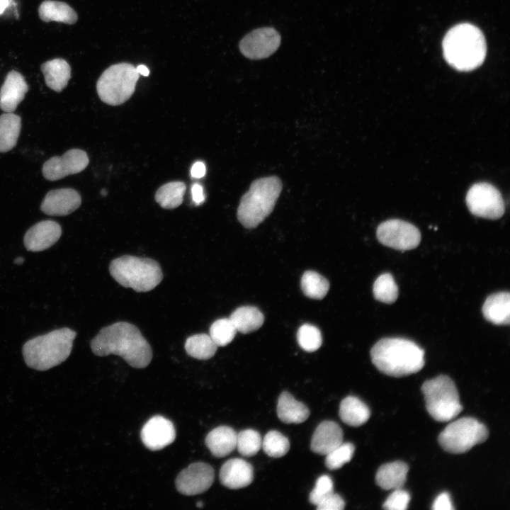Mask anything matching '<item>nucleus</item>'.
Masks as SVG:
<instances>
[{
	"label": "nucleus",
	"mask_w": 510,
	"mask_h": 510,
	"mask_svg": "<svg viewBox=\"0 0 510 510\" xmlns=\"http://www.w3.org/2000/svg\"><path fill=\"white\" fill-rule=\"evenodd\" d=\"M91 348L98 356L118 355L136 368L147 367L152 358L148 341L136 326L127 322L102 328L91 340Z\"/></svg>",
	"instance_id": "1"
},
{
	"label": "nucleus",
	"mask_w": 510,
	"mask_h": 510,
	"mask_svg": "<svg viewBox=\"0 0 510 510\" xmlns=\"http://www.w3.org/2000/svg\"><path fill=\"white\" fill-rule=\"evenodd\" d=\"M424 352L414 341L404 338H384L370 350L374 366L382 373L403 377L417 373L424 366Z\"/></svg>",
	"instance_id": "2"
},
{
	"label": "nucleus",
	"mask_w": 510,
	"mask_h": 510,
	"mask_svg": "<svg viewBox=\"0 0 510 510\" xmlns=\"http://www.w3.org/2000/svg\"><path fill=\"white\" fill-rule=\"evenodd\" d=\"M443 55L457 70L468 72L482 64L487 52L481 30L470 23L458 24L450 29L443 41Z\"/></svg>",
	"instance_id": "3"
},
{
	"label": "nucleus",
	"mask_w": 510,
	"mask_h": 510,
	"mask_svg": "<svg viewBox=\"0 0 510 510\" xmlns=\"http://www.w3.org/2000/svg\"><path fill=\"white\" fill-rule=\"evenodd\" d=\"M76 336L75 331L63 327L29 339L22 347L26 365L40 371L60 365L69 356Z\"/></svg>",
	"instance_id": "4"
},
{
	"label": "nucleus",
	"mask_w": 510,
	"mask_h": 510,
	"mask_svg": "<svg viewBox=\"0 0 510 510\" xmlns=\"http://www.w3.org/2000/svg\"><path fill=\"white\" fill-rule=\"evenodd\" d=\"M282 190V183L276 176L254 181L242 197L237 208V218L246 228H254L273 211Z\"/></svg>",
	"instance_id": "5"
},
{
	"label": "nucleus",
	"mask_w": 510,
	"mask_h": 510,
	"mask_svg": "<svg viewBox=\"0 0 510 510\" xmlns=\"http://www.w3.org/2000/svg\"><path fill=\"white\" fill-rule=\"evenodd\" d=\"M111 276L122 286L136 292H148L163 278L159 264L149 258L123 256L113 259L109 266Z\"/></svg>",
	"instance_id": "6"
},
{
	"label": "nucleus",
	"mask_w": 510,
	"mask_h": 510,
	"mask_svg": "<svg viewBox=\"0 0 510 510\" xmlns=\"http://www.w3.org/2000/svg\"><path fill=\"white\" fill-rule=\"evenodd\" d=\"M426 407L436 421H448L463 410L458 390L446 375H439L425 381L421 386Z\"/></svg>",
	"instance_id": "7"
},
{
	"label": "nucleus",
	"mask_w": 510,
	"mask_h": 510,
	"mask_svg": "<svg viewBox=\"0 0 510 510\" xmlns=\"http://www.w3.org/2000/svg\"><path fill=\"white\" fill-rule=\"evenodd\" d=\"M140 74L129 63H119L107 68L99 77L97 93L101 100L110 106H118L133 94Z\"/></svg>",
	"instance_id": "8"
},
{
	"label": "nucleus",
	"mask_w": 510,
	"mask_h": 510,
	"mask_svg": "<svg viewBox=\"0 0 510 510\" xmlns=\"http://www.w3.org/2000/svg\"><path fill=\"white\" fill-rule=\"evenodd\" d=\"M486 426L472 417H463L449 424L439 434L438 441L443 450L463 453L488 438Z\"/></svg>",
	"instance_id": "9"
},
{
	"label": "nucleus",
	"mask_w": 510,
	"mask_h": 510,
	"mask_svg": "<svg viewBox=\"0 0 510 510\" xmlns=\"http://www.w3.org/2000/svg\"><path fill=\"white\" fill-rule=\"evenodd\" d=\"M466 204L472 214L483 218L497 220L504 212L500 192L488 183L472 186L466 195Z\"/></svg>",
	"instance_id": "10"
},
{
	"label": "nucleus",
	"mask_w": 510,
	"mask_h": 510,
	"mask_svg": "<svg viewBox=\"0 0 510 510\" xmlns=\"http://www.w3.org/2000/svg\"><path fill=\"white\" fill-rule=\"evenodd\" d=\"M377 238L383 245L400 251L415 249L421 241L419 230L404 220L393 219L380 224Z\"/></svg>",
	"instance_id": "11"
},
{
	"label": "nucleus",
	"mask_w": 510,
	"mask_h": 510,
	"mask_svg": "<svg viewBox=\"0 0 510 510\" xmlns=\"http://www.w3.org/2000/svg\"><path fill=\"white\" fill-rule=\"evenodd\" d=\"M214 477L215 472L211 465L197 462L180 472L175 484L179 493L186 496L196 495L207 491L212 484Z\"/></svg>",
	"instance_id": "12"
},
{
	"label": "nucleus",
	"mask_w": 510,
	"mask_h": 510,
	"mask_svg": "<svg viewBox=\"0 0 510 510\" xmlns=\"http://www.w3.org/2000/svg\"><path fill=\"white\" fill-rule=\"evenodd\" d=\"M280 44V35L274 28H261L244 37L239 43V50L247 58L260 60L273 54Z\"/></svg>",
	"instance_id": "13"
},
{
	"label": "nucleus",
	"mask_w": 510,
	"mask_h": 510,
	"mask_svg": "<svg viewBox=\"0 0 510 510\" xmlns=\"http://www.w3.org/2000/svg\"><path fill=\"white\" fill-rule=\"evenodd\" d=\"M89 162L88 155L84 151L72 149L62 156L48 159L44 163L42 171L47 180L53 181L82 171Z\"/></svg>",
	"instance_id": "14"
},
{
	"label": "nucleus",
	"mask_w": 510,
	"mask_h": 510,
	"mask_svg": "<svg viewBox=\"0 0 510 510\" xmlns=\"http://www.w3.org/2000/svg\"><path fill=\"white\" fill-rule=\"evenodd\" d=\"M141 439L151 450H159L171 444L176 438L173 423L162 416L150 418L141 430Z\"/></svg>",
	"instance_id": "15"
},
{
	"label": "nucleus",
	"mask_w": 510,
	"mask_h": 510,
	"mask_svg": "<svg viewBox=\"0 0 510 510\" xmlns=\"http://www.w3.org/2000/svg\"><path fill=\"white\" fill-rule=\"evenodd\" d=\"M62 235V228L55 221H40L26 232L23 244L29 251H42L54 245Z\"/></svg>",
	"instance_id": "16"
},
{
	"label": "nucleus",
	"mask_w": 510,
	"mask_h": 510,
	"mask_svg": "<svg viewBox=\"0 0 510 510\" xmlns=\"http://www.w3.org/2000/svg\"><path fill=\"white\" fill-rule=\"evenodd\" d=\"M81 203L79 193L72 188L52 190L44 198L40 210L48 215L64 216L75 211Z\"/></svg>",
	"instance_id": "17"
},
{
	"label": "nucleus",
	"mask_w": 510,
	"mask_h": 510,
	"mask_svg": "<svg viewBox=\"0 0 510 510\" xmlns=\"http://www.w3.org/2000/svg\"><path fill=\"white\" fill-rule=\"evenodd\" d=\"M220 481L225 487L237 489L249 485L254 479V469L250 463L241 458L227 460L220 470Z\"/></svg>",
	"instance_id": "18"
},
{
	"label": "nucleus",
	"mask_w": 510,
	"mask_h": 510,
	"mask_svg": "<svg viewBox=\"0 0 510 510\" xmlns=\"http://www.w3.org/2000/svg\"><path fill=\"white\" fill-rule=\"evenodd\" d=\"M28 90L24 77L18 72H9L0 89V108L5 113H13L23 100Z\"/></svg>",
	"instance_id": "19"
},
{
	"label": "nucleus",
	"mask_w": 510,
	"mask_h": 510,
	"mask_svg": "<svg viewBox=\"0 0 510 510\" xmlns=\"http://www.w3.org/2000/svg\"><path fill=\"white\" fill-rule=\"evenodd\" d=\"M343 443V431L332 421H324L316 428L311 440V450L319 455H327Z\"/></svg>",
	"instance_id": "20"
},
{
	"label": "nucleus",
	"mask_w": 510,
	"mask_h": 510,
	"mask_svg": "<svg viewBox=\"0 0 510 510\" xmlns=\"http://www.w3.org/2000/svg\"><path fill=\"white\" fill-rule=\"evenodd\" d=\"M484 317L497 325H509L510 322V294L499 292L490 295L482 308Z\"/></svg>",
	"instance_id": "21"
},
{
	"label": "nucleus",
	"mask_w": 510,
	"mask_h": 510,
	"mask_svg": "<svg viewBox=\"0 0 510 510\" xmlns=\"http://www.w3.org/2000/svg\"><path fill=\"white\" fill-rule=\"evenodd\" d=\"M237 436V432L232 428L220 426L208 434L205 443L212 455L223 458L236 448Z\"/></svg>",
	"instance_id": "22"
},
{
	"label": "nucleus",
	"mask_w": 510,
	"mask_h": 510,
	"mask_svg": "<svg viewBox=\"0 0 510 510\" xmlns=\"http://www.w3.org/2000/svg\"><path fill=\"white\" fill-rule=\"evenodd\" d=\"M408 470V465L402 461L383 464L376 472V484L385 490L402 488L406 482Z\"/></svg>",
	"instance_id": "23"
},
{
	"label": "nucleus",
	"mask_w": 510,
	"mask_h": 510,
	"mask_svg": "<svg viewBox=\"0 0 510 510\" xmlns=\"http://www.w3.org/2000/svg\"><path fill=\"white\" fill-rule=\"evenodd\" d=\"M277 415L285 424H300L310 416L308 408L288 392H283L277 404Z\"/></svg>",
	"instance_id": "24"
},
{
	"label": "nucleus",
	"mask_w": 510,
	"mask_h": 510,
	"mask_svg": "<svg viewBox=\"0 0 510 510\" xmlns=\"http://www.w3.org/2000/svg\"><path fill=\"white\" fill-rule=\"evenodd\" d=\"M41 71L47 86L55 91H62L71 77V68L67 61L57 58L45 62Z\"/></svg>",
	"instance_id": "25"
},
{
	"label": "nucleus",
	"mask_w": 510,
	"mask_h": 510,
	"mask_svg": "<svg viewBox=\"0 0 510 510\" xmlns=\"http://www.w3.org/2000/svg\"><path fill=\"white\" fill-rule=\"evenodd\" d=\"M370 416L368 407L356 397L348 396L341 402L339 416L342 421L348 426L363 425L369 419Z\"/></svg>",
	"instance_id": "26"
},
{
	"label": "nucleus",
	"mask_w": 510,
	"mask_h": 510,
	"mask_svg": "<svg viewBox=\"0 0 510 510\" xmlns=\"http://www.w3.org/2000/svg\"><path fill=\"white\" fill-rule=\"evenodd\" d=\"M38 13L40 19L45 22L74 24L77 21L75 11L64 2L46 0L40 5Z\"/></svg>",
	"instance_id": "27"
},
{
	"label": "nucleus",
	"mask_w": 510,
	"mask_h": 510,
	"mask_svg": "<svg viewBox=\"0 0 510 510\" xmlns=\"http://www.w3.org/2000/svg\"><path fill=\"white\" fill-rule=\"evenodd\" d=\"M229 318L237 331L243 334L257 330L264 322L262 312L258 308L251 306L238 307Z\"/></svg>",
	"instance_id": "28"
},
{
	"label": "nucleus",
	"mask_w": 510,
	"mask_h": 510,
	"mask_svg": "<svg viewBox=\"0 0 510 510\" xmlns=\"http://www.w3.org/2000/svg\"><path fill=\"white\" fill-rule=\"evenodd\" d=\"M21 118L13 113H5L0 115V152H6L13 149L21 132Z\"/></svg>",
	"instance_id": "29"
},
{
	"label": "nucleus",
	"mask_w": 510,
	"mask_h": 510,
	"mask_svg": "<svg viewBox=\"0 0 510 510\" xmlns=\"http://www.w3.org/2000/svg\"><path fill=\"white\" fill-rule=\"evenodd\" d=\"M184 347L190 356L198 360H208L215 354L218 346L209 334L202 333L187 338Z\"/></svg>",
	"instance_id": "30"
},
{
	"label": "nucleus",
	"mask_w": 510,
	"mask_h": 510,
	"mask_svg": "<svg viewBox=\"0 0 510 510\" xmlns=\"http://www.w3.org/2000/svg\"><path fill=\"white\" fill-rule=\"evenodd\" d=\"M186 185L181 181H172L162 186L156 192L155 200L165 209L178 207L183 200Z\"/></svg>",
	"instance_id": "31"
},
{
	"label": "nucleus",
	"mask_w": 510,
	"mask_h": 510,
	"mask_svg": "<svg viewBox=\"0 0 510 510\" xmlns=\"http://www.w3.org/2000/svg\"><path fill=\"white\" fill-rule=\"evenodd\" d=\"M301 288L307 297L322 299L329 290V284L328 280L318 273L307 271L302 276Z\"/></svg>",
	"instance_id": "32"
},
{
	"label": "nucleus",
	"mask_w": 510,
	"mask_h": 510,
	"mask_svg": "<svg viewBox=\"0 0 510 510\" xmlns=\"http://www.w3.org/2000/svg\"><path fill=\"white\" fill-rule=\"evenodd\" d=\"M374 298L382 302L392 304L398 297V288L393 276L382 273L377 278L373 288Z\"/></svg>",
	"instance_id": "33"
},
{
	"label": "nucleus",
	"mask_w": 510,
	"mask_h": 510,
	"mask_svg": "<svg viewBox=\"0 0 510 510\" xmlns=\"http://www.w3.org/2000/svg\"><path fill=\"white\" fill-rule=\"evenodd\" d=\"M237 332L230 318H222L211 324L209 335L217 346H225L234 339Z\"/></svg>",
	"instance_id": "34"
},
{
	"label": "nucleus",
	"mask_w": 510,
	"mask_h": 510,
	"mask_svg": "<svg viewBox=\"0 0 510 510\" xmlns=\"http://www.w3.org/2000/svg\"><path fill=\"white\" fill-rule=\"evenodd\" d=\"M261 448L268 456L280 458L289 450L290 442L281 433L272 430L264 436Z\"/></svg>",
	"instance_id": "35"
},
{
	"label": "nucleus",
	"mask_w": 510,
	"mask_h": 510,
	"mask_svg": "<svg viewBox=\"0 0 510 510\" xmlns=\"http://www.w3.org/2000/svg\"><path fill=\"white\" fill-rule=\"evenodd\" d=\"M262 438L260 434L254 429L241 431L237 436V446L239 453L246 457L256 455L261 448Z\"/></svg>",
	"instance_id": "36"
},
{
	"label": "nucleus",
	"mask_w": 510,
	"mask_h": 510,
	"mask_svg": "<svg viewBox=\"0 0 510 510\" xmlns=\"http://www.w3.org/2000/svg\"><path fill=\"white\" fill-rule=\"evenodd\" d=\"M297 340L300 346L305 351L312 352L322 345V338L319 329L312 324L302 325L297 333Z\"/></svg>",
	"instance_id": "37"
},
{
	"label": "nucleus",
	"mask_w": 510,
	"mask_h": 510,
	"mask_svg": "<svg viewBox=\"0 0 510 510\" xmlns=\"http://www.w3.org/2000/svg\"><path fill=\"white\" fill-rule=\"evenodd\" d=\"M355 447L351 443H341L326 455L325 465L329 470H337L349 462Z\"/></svg>",
	"instance_id": "38"
},
{
	"label": "nucleus",
	"mask_w": 510,
	"mask_h": 510,
	"mask_svg": "<svg viewBox=\"0 0 510 510\" xmlns=\"http://www.w3.org/2000/svg\"><path fill=\"white\" fill-rule=\"evenodd\" d=\"M334 484L332 478L327 475H321L316 481L314 489L310 494V502L317 506L321 501L333 492Z\"/></svg>",
	"instance_id": "39"
},
{
	"label": "nucleus",
	"mask_w": 510,
	"mask_h": 510,
	"mask_svg": "<svg viewBox=\"0 0 510 510\" xmlns=\"http://www.w3.org/2000/svg\"><path fill=\"white\" fill-rule=\"evenodd\" d=\"M410 500L409 494L402 488L394 489L383 504L387 510H405Z\"/></svg>",
	"instance_id": "40"
},
{
	"label": "nucleus",
	"mask_w": 510,
	"mask_h": 510,
	"mask_svg": "<svg viewBox=\"0 0 510 510\" xmlns=\"http://www.w3.org/2000/svg\"><path fill=\"white\" fill-rule=\"evenodd\" d=\"M345 502L342 497L334 492L328 495L317 505L318 510H342Z\"/></svg>",
	"instance_id": "41"
},
{
	"label": "nucleus",
	"mask_w": 510,
	"mask_h": 510,
	"mask_svg": "<svg viewBox=\"0 0 510 510\" xmlns=\"http://www.w3.org/2000/svg\"><path fill=\"white\" fill-rule=\"evenodd\" d=\"M432 509L434 510L453 509L450 497L448 493L442 492L434 500Z\"/></svg>",
	"instance_id": "42"
},
{
	"label": "nucleus",
	"mask_w": 510,
	"mask_h": 510,
	"mask_svg": "<svg viewBox=\"0 0 510 510\" xmlns=\"http://www.w3.org/2000/svg\"><path fill=\"white\" fill-rule=\"evenodd\" d=\"M192 198L196 204H200L204 201L203 190L200 185L195 183L191 188Z\"/></svg>",
	"instance_id": "43"
},
{
	"label": "nucleus",
	"mask_w": 510,
	"mask_h": 510,
	"mask_svg": "<svg viewBox=\"0 0 510 510\" xmlns=\"http://www.w3.org/2000/svg\"><path fill=\"white\" fill-rule=\"evenodd\" d=\"M191 176L193 178H201L205 174V166L201 162L195 163L191 168Z\"/></svg>",
	"instance_id": "44"
},
{
	"label": "nucleus",
	"mask_w": 510,
	"mask_h": 510,
	"mask_svg": "<svg viewBox=\"0 0 510 510\" xmlns=\"http://www.w3.org/2000/svg\"><path fill=\"white\" fill-rule=\"evenodd\" d=\"M136 68V71L139 74H141L144 76H147L149 74V70L147 68V66L144 64H140Z\"/></svg>",
	"instance_id": "45"
},
{
	"label": "nucleus",
	"mask_w": 510,
	"mask_h": 510,
	"mask_svg": "<svg viewBox=\"0 0 510 510\" xmlns=\"http://www.w3.org/2000/svg\"><path fill=\"white\" fill-rule=\"evenodd\" d=\"M10 4V0H0V15L2 14Z\"/></svg>",
	"instance_id": "46"
},
{
	"label": "nucleus",
	"mask_w": 510,
	"mask_h": 510,
	"mask_svg": "<svg viewBox=\"0 0 510 510\" xmlns=\"http://www.w3.org/2000/svg\"><path fill=\"white\" fill-rule=\"evenodd\" d=\"M23 262H24V259L21 256L16 258L13 261V263L16 264H21Z\"/></svg>",
	"instance_id": "47"
},
{
	"label": "nucleus",
	"mask_w": 510,
	"mask_h": 510,
	"mask_svg": "<svg viewBox=\"0 0 510 510\" xmlns=\"http://www.w3.org/2000/svg\"><path fill=\"white\" fill-rule=\"evenodd\" d=\"M196 506H197V507H198V508H201V507H203V502H197V504H196Z\"/></svg>",
	"instance_id": "48"
},
{
	"label": "nucleus",
	"mask_w": 510,
	"mask_h": 510,
	"mask_svg": "<svg viewBox=\"0 0 510 510\" xmlns=\"http://www.w3.org/2000/svg\"><path fill=\"white\" fill-rule=\"evenodd\" d=\"M106 194H107V192H106L105 190H102V191H101V195L105 196V195H106Z\"/></svg>",
	"instance_id": "49"
}]
</instances>
